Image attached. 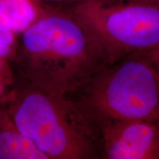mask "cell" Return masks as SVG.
<instances>
[{
  "mask_svg": "<svg viewBox=\"0 0 159 159\" xmlns=\"http://www.w3.org/2000/svg\"><path fill=\"white\" fill-rule=\"evenodd\" d=\"M12 56L22 84L68 97L108 65L98 43L72 13L41 5Z\"/></svg>",
  "mask_w": 159,
  "mask_h": 159,
  "instance_id": "1",
  "label": "cell"
},
{
  "mask_svg": "<svg viewBox=\"0 0 159 159\" xmlns=\"http://www.w3.org/2000/svg\"><path fill=\"white\" fill-rule=\"evenodd\" d=\"M69 98L96 134L103 125L124 121L159 124V75L145 52L106 65Z\"/></svg>",
  "mask_w": 159,
  "mask_h": 159,
  "instance_id": "2",
  "label": "cell"
},
{
  "mask_svg": "<svg viewBox=\"0 0 159 159\" xmlns=\"http://www.w3.org/2000/svg\"><path fill=\"white\" fill-rule=\"evenodd\" d=\"M5 103L16 128L49 159L99 156L96 132L69 97L21 84Z\"/></svg>",
  "mask_w": 159,
  "mask_h": 159,
  "instance_id": "3",
  "label": "cell"
},
{
  "mask_svg": "<svg viewBox=\"0 0 159 159\" xmlns=\"http://www.w3.org/2000/svg\"><path fill=\"white\" fill-rule=\"evenodd\" d=\"M85 26L108 65L159 47V5L142 0H81L63 7Z\"/></svg>",
  "mask_w": 159,
  "mask_h": 159,
  "instance_id": "4",
  "label": "cell"
},
{
  "mask_svg": "<svg viewBox=\"0 0 159 159\" xmlns=\"http://www.w3.org/2000/svg\"><path fill=\"white\" fill-rule=\"evenodd\" d=\"M99 156L106 159H159V124L124 121L97 131Z\"/></svg>",
  "mask_w": 159,
  "mask_h": 159,
  "instance_id": "5",
  "label": "cell"
},
{
  "mask_svg": "<svg viewBox=\"0 0 159 159\" xmlns=\"http://www.w3.org/2000/svg\"><path fill=\"white\" fill-rule=\"evenodd\" d=\"M0 159H49L0 109Z\"/></svg>",
  "mask_w": 159,
  "mask_h": 159,
  "instance_id": "6",
  "label": "cell"
},
{
  "mask_svg": "<svg viewBox=\"0 0 159 159\" xmlns=\"http://www.w3.org/2000/svg\"><path fill=\"white\" fill-rule=\"evenodd\" d=\"M39 11L34 0H0V25L21 33L33 23Z\"/></svg>",
  "mask_w": 159,
  "mask_h": 159,
  "instance_id": "7",
  "label": "cell"
},
{
  "mask_svg": "<svg viewBox=\"0 0 159 159\" xmlns=\"http://www.w3.org/2000/svg\"><path fill=\"white\" fill-rule=\"evenodd\" d=\"M13 75L6 57H0V104L7 102L14 90Z\"/></svg>",
  "mask_w": 159,
  "mask_h": 159,
  "instance_id": "8",
  "label": "cell"
},
{
  "mask_svg": "<svg viewBox=\"0 0 159 159\" xmlns=\"http://www.w3.org/2000/svg\"><path fill=\"white\" fill-rule=\"evenodd\" d=\"M16 33L0 25V57L12 56L16 45Z\"/></svg>",
  "mask_w": 159,
  "mask_h": 159,
  "instance_id": "9",
  "label": "cell"
},
{
  "mask_svg": "<svg viewBox=\"0 0 159 159\" xmlns=\"http://www.w3.org/2000/svg\"><path fill=\"white\" fill-rule=\"evenodd\" d=\"M34 1L41 6L63 7L78 2L81 0H34Z\"/></svg>",
  "mask_w": 159,
  "mask_h": 159,
  "instance_id": "10",
  "label": "cell"
},
{
  "mask_svg": "<svg viewBox=\"0 0 159 159\" xmlns=\"http://www.w3.org/2000/svg\"><path fill=\"white\" fill-rule=\"evenodd\" d=\"M145 53L150 58V61L153 64L154 67L159 75V47H157V48L152 49L150 51L145 52Z\"/></svg>",
  "mask_w": 159,
  "mask_h": 159,
  "instance_id": "11",
  "label": "cell"
},
{
  "mask_svg": "<svg viewBox=\"0 0 159 159\" xmlns=\"http://www.w3.org/2000/svg\"><path fill=\"white\" fill-rule=\"evenodd\" d=\"M142 1L148 2H151V3L158 4V5H159V0H142Z\"/></svg>",
  "mask_w": 159,
  "mask_h": 159,
  "instance_id": "12",
  "label": "cell"
}]
</instances>
